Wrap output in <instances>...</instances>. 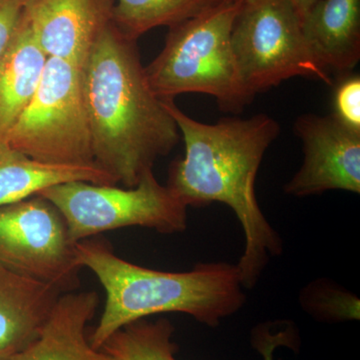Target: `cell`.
Masks as SVG:
<instances>
[{"label":"cell","mask_w":360,"mask_h":360,"mask_svg":"<svg viewBox=\"0 0 360 360\" xmlns=\"http://www.w3.org/2000/svg\"><path fill=\"white\" fill-rule=\"evenodd\" d=\"M75 250L80 266L91 270L105 291L103 314L89 335L96 349L118 329L150 315L184 314L213 328L246 302L236 264L206 262L189 271H160L123 259L103 239H84Z\"/></svg>","instance_id":"obj_3"},{"label":"cell","mask_w":360,"mask_h":360,"mask_svg":"<svg viewBox=\"0 0 360 360\" xmlns=\"http://www.w3.org/2000/svg\"><path fill=\"white\" fill-rule=\"evenodd\" d=\"M290 4L295 7L296 13L300 15V20H303L309 13L311 7L316 4L319 0H290Z\"/></svg>","instance_id":"obj_22"},{"label":"cell","mask_w":360,"mask_h":360,"mask_svg":"<svg viewBox=\"0 0 360 360\" xmlns=\"http://www.w3.org/2000/svg\"><path fill=\"white\" fill-rule=\"evenodd\" d=\"M25 7L13 0H0V58L22 20Z\"/></svg>","instance_id":"obj_21"},{"label":"cell","mask_w":360,"mask_h":360,"mask_svg":"<svg viewBox=\"0 0 360 360\" xmlns=\"http://www.w3.org/2000/svg\"><path fill=\"white\" fill-rule=\"evenodd\" d=\"M13 1L18 2L21 6L26 7L33 4V2L37 1V0H13Z\"/></svg>","instance_id":"obj_23"},{"label":"cell","mask_w":360,"mask_h":360,"mask_svg":"<svg viewBox=\"0 0 360 360\" xmlns=\"http://www.w3.org/2000/svg\"><path fill=\"white\" fill-rule=\"evenodd\" d=\"M4 142L33 160L96 165L82 96V68L47 58L39 89Z\"/></svg>","instance_id":"obj_7"},{"label":"cell","mask_w":360,"mask_h":360,"mask_svg":"<svg viewBox=\"0 0 360 360\" xmlns=\"http://www.w3.org/2000/svg\"><path fill=\"white\" fill-rule=\"evenodd\" d=\"M174 326L167 319H146L118 329L101 349L112 360H176Z\"/></svg>","instance_id":"obj_17"},{"label":"cell","mask_w":360,"mask_h":360,"mask_svg":"<svg viewBox=\"0 0 360 360\" xmlns=\"http://www.w3.org/2000/svg\"><path fill=\"white\" fill-rule=\"evenodd\" d=\"M37 195L58 208L75 243L124 227H143L162 234L179 233L187 227L186 206L158 181L153 170L129 188L72 181Z\"/></svg>","instance_id":"obj_5"},{"label":"cell","mask_w":360,"mask_h":360,"mask_svg":"<svg viewBox=\"0 0 360 360\" xmlns=\"http://www.w3.org/2000/svg\"><path fill=\"white\" fill-rule=\"evenodd\" d=\"M245 0H231L170 28L165 47L146 68L150 89L162 101L184 94L214 97L226 112H241L246 90L231 45L234 22Z\"/></svg>","instance_id":"obj_4"},{"label":"cell","mask_w":360,"mask_h":360,"mask_svg":"<svg viewBox=\"0 0 360 360\" xmlns=\"http://www.w3.org/2000/svg\"><path fill=\"white\" fill-rule=\"evenodd\" d=\"M63 293L0 267V354L13 357L39 338Z\"/></svg>","instance_id":"obj_11"},{"label":"cell","mask_w":360,"mask_h":360,"mask_svg":"<svg viewBox=\"0 0 360 360\" xmlns=\"http://www.w3.org/2000/svg\"><path fill=\"white\" fill-rule=\"evenodd\" d=\"M0 267L63 293L77 290L82 267L56 206L35 195L0 207Z\"/></svg>","instance_id":"obj_8"},{"label":"cell","mask_w":360,"mask_h":360,"mask_svg":"<svg viewBox=\"0 0 360 360\" xmlns=\"http://www.w3.org/2000/svg\"><path fill=\"white\" fill-rule=\"evenodd\" d=\"M295 129L302 141L304 160L284 193L296 198L329 191L360 193V132L331 115H302Z\"/></svg>","instance_id":"obj_9"},{"label":"cell","mask_w":360,"mask_h":360,"mask_svg":"<svg viewBox=\"0 0 360 360\" xmlns=\"http://www.w3.org/2000/svg\"><path fill=\"white\" fill-rule=\"evenodd\" d=\"M300 302L307 314L317 321L336 323L360 319L359 298L326 279L309 283L300 293Z\"/></svg>","instance_id":"obj_18"},{"label":"cell","mask_w":360,"mask_h":360,"mask_svg":"<svg viewBox=\"0 0 360 360\" xmlns=\"http://www.w3.org/2000/svg\"><path fill=\"white\" fill-rule=\"evenodd\" d=\"M82 89L94 162L134 187L179 141L162 99L150 89L136 49L112 21L82 65Z\"/></svg>","instance_id":"obj_2"},{"label":"cell","mask_w":360,"mask_h":360,"mask_svg":"<svg viewBox=\"0 0 360 360\" xmlns=\"http://www.w3.org/2000/svg\"><path fill=\"white\" fill-rule=\"evenodd\" d=\"M348 129L360 132V77L345 75L333 90V113Z\"/></svg>","instance_id":"obj_20"},{"label":"cell","mask_w":360,"mask_h":360,"mask_svg":"<svg viewBox=\"0 0 360 360\" xmlns=\"http://www.w3.org/2000/svg\"><path fill=\"white\" fill-rule=\"evenodd\" d=\"M310 51L326 71L347 75L360 58V0H319L302 21Z\"/></svg>","instance_id":"obj_13"},{"label":"cell","mask_w":360,"mask_h":360,"mask_svg":"<svg viewBox=\"0 0 360 360\" xmlns=\"http://www.w3.org/2000/svg\"><path fill=\"white\" fill-rule=\"evenodd\" d=\"M115 0H37L25 15L47 58L82 68L111 22Z\"/></svg>","instance_id":"obj_10"},{"label":"cell","mask_w":360,"mask_h":360,"mask_svg":"<svg viewBox=\"0 0 360 360\" xmlns=\"http://www.w3.org/2000/svg\"><path fill=\"white\" fill-rule=\"evenodd\" d=\"M231 45L241 82L253 97L295 77L333 84L328 71L312 56L290 0H245Z\"/></svg>","instance_id":"obj_6"},{"label":"cell","mask_w":360,"mask_h":360,"mask_svg":"<svg viewBox=\"0 0 360 360\" xmlns=\"http://www.w3.org/2000/svg\"><path fill=\"white\" fill-rule=\"evenodd\" d=\"M251 347L262 355L264 360L274 359L278 347H288L297 352L300 347L297 328L291 321H267L257 324L251 330Z\"/></svg>","instance_id":"obj_19"},{"label":"cell","mask_w":360,"mask_h":360,"mask_svg":"<svg viewBox=\"0 0 360 360\" xmlns=\"http://www.w3.org/2000/svg\"><path fill=\"white\" fill-rule=\"evenodd\" d=\"M231 0H117L111 21L124 37L136 41L160 26L172 28Z\"/></svg>","instance_id":"obj_16"},{"label":"cell","mask_w":360,"mask_h":360,"mask_svg":"<svg viewBox=\"0 0 360 360\" xmlns=\"http://www.w3.org/2000/svg\"><path fill=\"white\" fill-rule=\"evenodd\" d=\"M23 11L18 30L0 58V142L32 101L47 61Z\"/></svg>","instance_id":"obj_15"},{"label":"cell","mask_w":360,"mask_h":360,"mask_svg":"<svg viewBox=\"0 0 360 360\" xmlns=\"http://www.w3.org/2000/svg\"><path fill=\"white\" fill-rule=\"evenodd\" d=\"M184 141V156L169 167L167 186L188 208L224 203L233 210L245 234L236 267L243 288H255L283 241L258 205L255 180L270 144L279 134L274 118L260 113L250 118H224L214 124L193 120L163 101Z\"/></svg>","instance_id":"obj_1"},{"label":"cell","mask_w":360,"mask_h":360,"mask_svg":"<svg viewBox=\"0 0 360 360\" xmlns=\"http://www.w3.org/2000/svg\"><path fill=\"white\" fill-rule=\"evenodd\" d=\"M0 360H13V357L7 356V355L0 354Z\"/></svg>","instance_id":"obj_24"},{"label":"cell","mask_w":360,"mask_h":360,"mask_svg":"<svg viewBox=\"0 0 360 360\" xmlns=\"http://www.w3.org/2000/svg\"><path fill=\"white\" fill-rule=\"evenodd\" d=\"M98 304L96 291L63 293L39 338L13 359L112 360L103 350L92 347L87 335V324Z\"/></svg>","instance_id":"obj_12"},{"label":"cell","mask_w":360,"mask_h":360,"mask_svg":"<svg viewBox=\"0 0 360 360\" xmlns=\"http://www.w3.org/2000/svg\"><path fill=\"white\" fill-rule=\"evenodd\" d=\"M72 181L116 184L97 165H60L33 160L0 142V207L20 202L49 188Z\"/></svg>","instance_id":"obj_14"}]
</instances>
